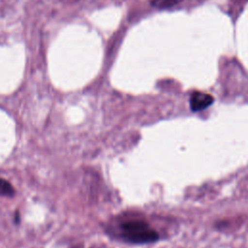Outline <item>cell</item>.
Instances as JSON below:
<instances>
[{
    "mask_svg": "<svg viewBox=\"0 0 248 248\" xmlns=\"http://www.w3.org/2000/svg\"><path fill=\"white\" fill-rule=\"evenodd\" d=\"M122 237L131 243L144 244L154 242L159 238L158 233L149 225L140 220L127 221L121 224Z\"/></svg>",
    "mask_w": 248,
    "mask_h": 248,
    "instance_id": "cell-1",
    "label": "cell"
},
{
    "mask_svg": "<svg viewBox=\"0 0 248 248\" xmlns=\"http://www.w3.org/2000/svg\"><path fill=\"white\" fill-rule=\"evenodd\" d=\"M213 103V97L202 92H194L190 98V107L193 111H200Z\"/></svg>",
    "mask_w": 248,
    "mask_h": 248,
    "instance_id": "cell-2",
    "label": "cell"
},
{
    "mask_svg": "<svg viewBox=\"0 0 248 248\" xmlns=\"http://www.w3.org/2000/svg\"><path fill=\"white\" fill-rule=\"evenodd\" d=\"M14 195H15V189L12 186V184L3 178H0V196L12 197Z\"/></svg>",
    "mask_w": 248,
    "mask_h": 248,
    "instance_id": "cell-3",
    "label": "cell"
},
{
    "mask_svg": "<svg viewBox=\"0 0 248 248\" xmlns=\"http://www.w3.org/2000/svg\"><path fill=\"white\" fill-rule=\"evenodd\" d=\"M182 1L183 0H151V5L158 9H168Z\"/></svg>",
    "mask_w": 248,
    "mask_h": 248,
    "instance_id": "cell-4",
    "label": "cell"
}]
</instances>
